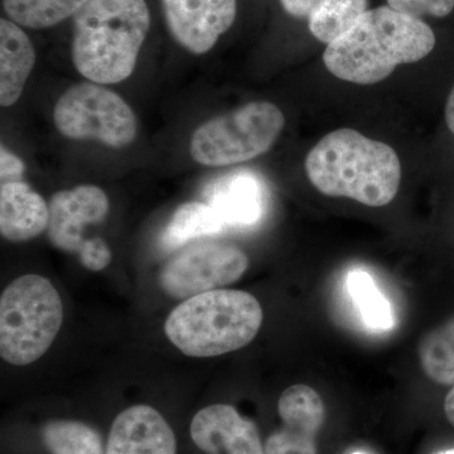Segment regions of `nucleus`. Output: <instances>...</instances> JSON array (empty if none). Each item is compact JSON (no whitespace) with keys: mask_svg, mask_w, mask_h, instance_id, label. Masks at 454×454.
Instances as JSON below:
<instances>
[{"mask_svg":"<svg viewBox=\"0 0 454 454\" xmlns=\"http://www.w3.org/2000/svg\"><path fill=\"white\" fill-rule=\"evenodd\" d=\"M434 46V32L426 22L387 5L369 9L348 33L328 44L324 62L337 79L372 85L389 77L397 66L420 61Z\"/></svg>","mask_w":454,"mask_h":454,"instance_id":"obj_1","label":"nucleus"},{"mask_svg":"<svg viewBox=\"0 0 454 454\" xmlns=\"http://www.w3.org/2000/svg\"><path fill=\"white\" fill-rule=\"evenodd\" d=\"M312 186L325 196L346 197L382 207L395 199L402 163L390 145L354 129H337L324 137L306 158Z\"/></svg>","mask_w":454,"mask_h":454,"instance_id":"obj_2","label":"nucleus"},{"mask_svg":"<svg viewBox=\"0 0 454 454\" xmlns=\"http://www.w3.org/2000/svg\"><path fill=\"white\" fill-rule=\"evenodd\" d=\"M149 27L145 0H89L74 16V67L95 83L129 79Z\"/></svg>","mask_w":454,"mask_h":454,"instance_id":"obj_3","label":"nucleus"},{"mask_svg":"<svg viewBox=\"0 0 454 454\" xmlns=\"http://www.w3.org/2000/svg\"><path fill=\"white\" fill-rule=\"evenodd\" d=\"M262 317L259 301L250 293L216 289L178 304L164 331L186 356H221L249 345L259 333Z\"/></svg>","mask_w":454,"mask_h":454,"instance_id":"obj_4","label":"nucleus"},{"mask_svg":"<svg viewBox=\"0 0 454 454\" xmlns=\"http://www.w3.org/2000/svg\"><path fill=\"white\" fill-rule=\"evenodd\" d=\"M64 322V304L53 284L27 274L9 284L0 298V356L26 366L43 356Z\"/></svg>","mask_w":454,"mask_h":454,"instance_id":"obj_5","label":"nucleus"},{"mask_svg":"<svg viewBox=\"0 0 454 454\" xmlns=\"http://www.w3.org/2000/svg\"><path fill=\"white\" fill-rule=\"evenodd\" d=\"M286 118L268 101H253L203 122L193 133L190 153L196 163L225 167L267 153L279 138Z\"/></svg>","mask_w":454,"mask_h":454,"instance_id":"obj_6","label":"nucleus"},{"mask_svg":"<svg viewBox=\"0 0 454 454\" xmlns=\"http://www.w3.org/2000/svg\"><path fill=\"white\" fill-rule=\"evenodd\" d=\"M57 130L66 138L97 140L112 148H125L136 139V114L112 90L82 82L66 90L53 110Z\"/></svg>","mask_w":454,"mask_h":454,"instance_id":"obj_7","label":"nucleus"},{"mask_svg":"<svg viewBox=\"0 0 454 454\" xmlns=\"http://www.w3.org/2000/svg\"><path fill=\"white\" fill-rule=\"evenodd\" d=\"M47 236L53 247L77 255L91 271H100L110 264L112 249L101 238H85L89 226L103 223L110 203L100 187L83 184L73 190L59 191L51 197Z\"/></svg>","mask_w":454,"mask_h":454,"instance_id":"obj_8","label":"nucleus"},{"mask_svg":"<svg viewBox=\"0 0 454 454\" xmlns=\"http://www.w3.org/2000/svg\"><path fill=\"white\" fill-rule=\"evenodd\" d=\"M249 268L247 254L232 244L199 241L181 247L164 265L160 284L166 294L186 301L238 282Z\"/></svg>","mask_w":454,"mask_h":454,"instance_id":"obj_9","label":"nucleus"},{"mask_svg":"<svg viewBox=\"0 0 454 454\" xmlns=\"http://www.w3.org/2000/svg\"><path fill=\"white\" fill-rule=\"evenodd\" d=\"M278 413L282 427L269 435L265 454H318L317 435L325 419L321 395L309 385H292L280 395Z\"/></svg>","mask_w":454,"mask_h":454,"instance_id":"obj_10","label":"nucleus"},{"mask_svg":"<svg viewBox=\"0 0 454 454\" xmlns=\"http://www.w3.org/2000/svg\"><path fill=\"white\" fill-rule=\"evenodd\" d=\"M170 35L195 55L208 52L232 26L236 0H162Z\"/></svg>","mask_w":454,"mask_h":454,"instance_id":"obj_11","label":"nucleus"},{"mask_svg":"<svg viewBox=\"0 0 454 454\" xmlns=\"http://www.w3.org/2000/svg\"><path fill=\"white\" fill-rule=\"evenodd\" d=\"M191 438L207 454H265L259 430L234 406L214 404L193 417Z\"/></svg>","mask_w":454,"mask_h":454,"instance_id":"obj_12","label":"nucleus"},{"mask_svg":"<svg viewBox=\"0 0 454 454\" xmlns=\"http://www.w3.org/2000/svg\"><path fill=\"white\" fill-rule=\"evenodd\" d=\"M106 454H177V439L160 411L134 405L114 419Z\"/></svg>","mask_w":454,"mask_h":454,"instance_id":"obj_13","label":"nucleus"},{"mask_svg":"<svg viewBox=\"0 0 454 454\" xmlns=\"http://www.w3.org/2000/svg\"><path fill=\"white\" fill-rule=\"evenodd\" d=\"M50 207L40 193L23 181L0 186V232L12 243L37 238L49 227Z\"/></svg>","mask_w":454,"mask_h":454,"instance_id":"obj_14","label":"nucleus"},{"mask_svg":"<svg viewBox=\"0 0 454 454\" xmlns=\"http://www.w3.org/2000/svg\"><path fill=\"white\" fill-rule=\"evenodd\" d=\"M264 188L253 173L239 172L223 176L208 188L207 203L226 226L255 225L264 212Z\"/></svg>","mask_w":454,"mask_h":454,"instance_id":"obj_15","label":"nucleus"},{"mask_svg":"<svg viewBox=\"0 0 454 454\" xmlns=\"http://www.w3.org/2000/svg\"><path fill=\"white\" fill-rule=\"evenodd\" d=\"M35 65V50L26 32L13 20H0V106L20 100Z\"/></svg>","mask_w":454,"mask_h":454,"instance_id":"obj_16","label":"nucleus"},{"mask_svg":"<svg viewBox=\"0 0 454 454\" xmlns=\"http://www.w3.org/2000/svg\"><path fill=\"white\" fill-rule=\"evenodd\" d=\"M227 227L207 202H187L179 206L162 235L164 249L173 252L197 239L220 234Z\"/></svg>","mask_w":454,"mask_h":454,"instance_id":"obj_17","label":"nucleus"},{"mask_svg":"<svg viewBox=\"0 0 454 454\" xmlns=\"http://www.w3.org/2000/svg\"><path fill=\"white\" fill-rule=\"evenodd\" d=\"M418 356L430 380L443 387H454V316L424 334Z\"/></svg>","mask_w":454,"mask_h":454,"instance_id":"obj_18","label":"nucleus"},{"mask_svg":"<svg viewBox=\"0 0 454 454\" xmlns=\"http://www.w3.org/2000/svg\"><path fill=\"white\" fill-rule=\"evenodd\" d=\"M89 0H3L7 16L17 25L50 28L74 17Z\"/></svg>","mask_w":454,"mask_h":454,"instance_id":"obj_19","label":"nucleus"},{"mask_svg":"<svg viewBox=\"0 0 454 454\" xmlns=\"http://www.w3.org/2000/svg\"><path fill=\"white\" fill-rule=\"evenodd\" d=\"M367 11V0H324L309 18V31L328 46L356 25Z\"/></svg>","mask_w":454,"mask_h":454,"instance_id":"obj_20","label":"nucleus"},{"mask_svg":"<svg viewBox=\"0 0 454 454\" xmlns=\"http://www.w3.org/2000/svg\"><path fill=\"white\" fill-rule=\"evenodd\" d=\"M348 288L349 297L367 327L376 331L393 328L394 315L389 301L379 291L375 280L367 271L356 269L348 273Z\"/></svg>","mask_w":454,"mask_h":454,"instance_id":"obj_21","label":"nucleus"},{"mask_svg":"<svg viewBox=\"0 0 454 454\" xmlns=\"http://www.w3.org/2000/svg\"><path fill=\"white\" fill-rule=\"evenodd\" d=\"M42 435L52 454H106L97 430L77 420H52Z\"/></svg>","mask_w":454,"mask_h":454,"instance_id":"obj_22","label":"nucleus"},{"mask_svg":"<svg viewBox=\"0 0 454 454\" xmlns=\"http://www.w3.org/2000/svg\"><path fill=\"white\" fill-rule=\"evenodd\" d=\"M387 5L419 20L424 16L443 18L452 13L454 0H387Z\"/></svg>","mask_w":454,"mask_h":454,"instance_id":"obj_23","label":"nucleus"},{"mask_svg":"<svg viewBox=\"0 0 454 454\" xmlns=\"http://www.w3.org/2000/svg\"><path fill=\"white\" fill-rule=\"evenodd\" d=\"M26 166L23 160L2 145L0 151V178L3 182L22 181Z\"/></svg>","mask_w":454,"mask_h":454,"instance_id":"obj_24","label":"nucleus"},{"mask_svg":"<svg viewBox=\"0 0 454 454\" xmlns=\"http://www.w3.org/2000/svg\"><path fill=\"white\" fill-rule=\"evenodd\" d=\"M284 11L295 18H309L324 3V0H280Z\"/></svg>","mask_w":454,"mask_h":454,"instance_id":"obj_25","label":"nucleus"},{"mask_svg":"<svg viewBox=\"0 0 454 454\" xmlns=\"http://www.w3.org/2000/svg\"><path fill=\"white\" fill-rule=\"evenodd\" d=\"M446 122L448 129H450V133L454 136V86L447 100Z\"/></svg>","mask_w":454,"mask_h":454,"instance_id":"obj_26","label":"nucleus"},{"mask_svg":"<svg viewBox=\"0 0 454 454\" xmlns=\"http://www.w3.org/2000/svg\"><path fill=\"white\" fill-rule=\"evenodd\" d=\"M444 413H446L448 422L454 427V387L447 394L446 400H444Z\"/></svg>","mask_w":454,"mask_h":454,"instance_id":"obj_27","label":"nucleus"},{"mask_svg":"<svg viewBox=\"0 0 454 454\" xmlns=\"http://www.w3.org/2000/svg\"><path fill=\"white\" fill-rule=\"evenodd\" d=\"M442 454H454V450H450V452L442 453Z\"/></svg>","mask_w":454,"mask_h":454,"instance_id":"obj_28","label":"nucleus"},{"mask_svg":"<svg viewBox=\"0 0 454 454\" xmlns=\"http://www.w3.org/2000/svg\"><path fill=\"white\" fill-rule=\"evenodd\" d=\"M354 454H364V453H361V452H355Z\"/></svg>","mask_w":454,"mask_h":454,"instance_id":"obj_29","label":"nucleus"}]
</instances>
